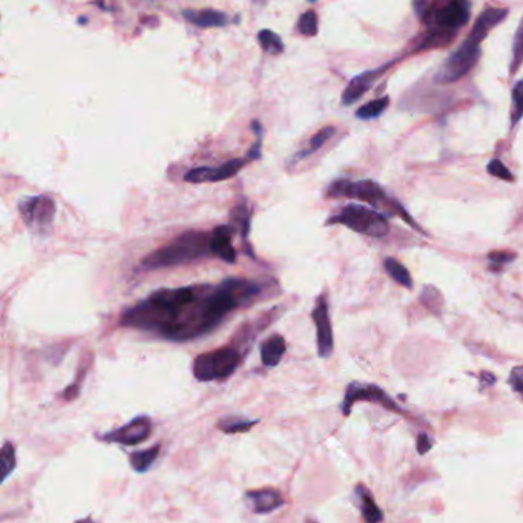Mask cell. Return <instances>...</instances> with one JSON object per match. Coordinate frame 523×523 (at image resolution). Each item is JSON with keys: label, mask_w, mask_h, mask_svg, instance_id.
<instances>
[{"label": "cell", "mask_w": 523, "mask_h": 523, "mask_svg": "<svg viewBox=\"0 0 523 523\" xmlns=\"http://www.w3.org/2000/svg\"><path fill=\"white\" fill-rule=\"evenodd\" d=\"M327 196L329 199H355L376 206V208H385L390 215H401L405 220L407 225L413 226L419 232H422V229L416 225L415 220L408 215L404 208L398 201L389 199L382 187L373 182V179H358V182L338 179V182L330 184L327 189Z\"/></svg>", "instance_id": "cell-5"}, {"label": "cell", "mask_w": 523, "mask_h": 523, "mask_svg": "<svg viewBox=\"0 0 523 523\" xmlns=\"http://www.w3.org/2000/svg\"><path fill=\"white\" fill-rule=\"evenodd\" d=\"M152 428V419L148 415H140L122 427L114 428V430L103 434H97V439L106 443H120L125 445V447H135V445L149 439Z\"/></svg>", "instance_id": "cell-10"}, {"label": "cell", "mask_w": 523, "mask_h": 523, "mask_svg": "<svg viewBox=\"0 0 523 523\" xmlns=\"http://www.w3.org/2000/svg\"><path fill=\"white\" fill-rule=\"evenodd\" d=\"M416 14L427 25L417 51L450 45L458 31L470 20L471 4L465 0L450 2H416Z\"/></svg>", "instance_id": "cell-3"}, {"label": "cell", "mask_w": 523, "mask_h": 523, "mask_svg": "<svg viewBox=\"0 0 523 523\" xmlns=\"http://www.w3.org/2000/svg\"><path fill=\"white\" fill-rule=\"evenodd\" d=\"M248 160L244 158H234L226 163H222L221 166H201V168H194L187 170L184 174V182L200 184V183H218L225 182L235 177L239 170H241Z\"/></svg>", "instance_id": "cell-12"}, {"label": "cell", "mask_w": 523, "mask_h": 523, "mask_svg": "<svg viewBox=\"0 0 523 523\" xmlns=\"http://www.w3.org/2000/svg\"><path fill=\"white\" fill-rule=\"evenodd\" d=\"M19 212L32 232L45 234L56 217V203L48 195L23 196L19 201Z\"/></svg>", "instance_id": "cell-9"}, {"label": "cell", "mask_w": 523, "mask_h": 523, "mask_svg": "<svg viewBox=\"0 0 523 523\" xmlns=\"http://www.w3.org/2000/svg\"><path fill=\"white\" fill-rule=\"evenodd\" d=\"M389 105H390L389 97H381V99H376L373 101H368V103H365L364 106H361L356 111V117L361 118V120L378 118L379 115L384 114V111L389 108Z\"/></svg>", "instance_id": "cell-23"}, {"label": "cell", "mask_w": 523, "mask_h": 523, "mask_svg": "<svg viewBox=\"0 0 523 523\" xmlns=\"http://www.w3.org/2000/svg\"><path fill=\"white\" fill-rule=\"evenodd\" d=\"M511 130L523 118V80H519L511 91Z\"/></svg>", "instance_id": "cell-24"}, {"label": "cell", "mask_w": 523, "mask_h": 523, "mask_svg": "<svg viewBox=\"0 0 523 523\" xmlns=\"http://www.w3.org/2000/svg\"><path fill=\"white\" fill-rule=\"evenodd\" d=\"M286 339L278 333H273L267 339H264L260 346L261 363L264 367H277L286 355Z\"/></svg>", "instance_id": "cell-17"}, {"label": "cell", "mask_w": 523, "mask_h": 523, "mask_svg": "<svg viewBox=\"0 0 523 523\" xmlns=\"http://www.w3.org/2000/svg\"><path fill=\"white\" fill-rule=\"evenodd\" d=\"M210 237V234L200 232V230H189V232L178 235L165 247L157 248L148 256H144L141 267L156 270L203 260L212 255Z\"/></svg>", "instance_id": "cell-4"}, {"label": "cell", "mask_w": 523, "mask_h": 523, "mask_svg": "<svg viewBox=\"0 0 523 523\" xmlns=\"http://www.w3.org/2000/svg\"><path fill=\"white\" fill-rule=\"evenodd\" d=\"M312 320L316 327V348H318V356L324 359L330 358L334 348V339L329 315V303L325 295H321L316 299V304L312 312Z\"/></svg>", "instance_id": "cell-11"}, {"label": "cell", "mask_w": 523, "mask_h": 523, "mask_svg": "<svg viewBox=\"0 0 523 523\" xmlns=\"http://www.w3.org/2000/svg\"><path fill=\"white\" fill-rule=\"evenodd\" d=\"M355 499L365 523H381L384 520V512L374 502L370 490H367L363 484L356 485Z\"/></svg>", "instance_id": "cell-18"}, {"label": "cell", "mask_w": 523, "mask_h": 523, "mask_svg": "<svg viewBox=\"0 0 523 523\" xmlns=\"http://www.w3.org/2000/svg\"><path fill=\"white\" fill-rule=\"evenodd\" d=\"M394 62H396V60H393V62L390 63H384L378 68H374V70L365 71L353 77V79H351L350 83L347 84L344 92H342V99H341L342 105L350 106V105H353V103H356L364 96V94H367L372 89L373 84L381 79V77L385 74V71L390 70V68L394 65Z\"/></svg>", "instance_id": "cell-13"}, {"label": "cell", "mask_w": 523, "mask_h": 523, "mask_svg": "<svg viewBox=\"0 0 523 523\" xmlns=\"http://www.w3.org/2000/svg\"><path fill=\"white\" fill-rule=\"evenodd\" d=\"M359 401L373 402V404H378L384 408H387L389 411H393V413L404 415V408H401L399 404H396L393 398H390V394H387V391H384L379 385L359 381H353L347 385L344 401H342L341 405L342 415L350 416L351 408H353V405Z\"/></svg>", "instance_id": "cell-8"}, {"label": "cell", "mask_w": 523, "mask_h": 523, "mask_svg": "<svg viewBox=\"0 0 523 523\" xmlns=\"http://www.w3.org/2000/svg\"><path fill=\"white\" fill-rule=\"evenodd\" d=\"M74 523H97L96 520H94L92 517H84V519H80V520H77V522H74Z\"/></svg>", "instance_id": "cell-35"}, {"label": "cell", "mask_w": 523, "mask_h": 523, "mask_svg": "<svg viewBox=\"0 0 523 523\" xmlns=\"http://www.w3.org/2000/svg\"><path fill=\"white\" fill-rule=\"evenodd\" d=\"M244 497L247 502H251L255 514H270L286 505L284 497L275 488H260V490L247 491Z\"/></svg>", "instance_id": "cell-14"}, {"label": "cell", "mask_w": 523, "mask_h": 523, "mask_svg": "<svg viewBox=\"0 0 523 523\" xmlns=\"http://www.w3.org/2000/svg\"><path fill=\"white\" fill-rule=\"evenodd\" d=\"M305 523H315V522H313V520H307Z\"/></svg>", "instance_id": "cell-36"}, {"label": "cell", "mask_w": 523, "mask_h": 523, "mask_svg": "<svg viewBox=\"0 0 523 523\" xmlns=\"http://www.w3.org/2000/svg\"><path fill=\"white\" fill-rule=\"evenodd\" d=\"M183 17L199 28H222L229 23V15L218 10H212V8H206V10H191L186 8L182 11Z\"/></svg>", "instance_id": "cell-16"}, {"label": "cell", "mask_w": 523, "mask_h": 523, "mask_svg": "<svg viewBox=\"0 0 523 523\" xmlns=\"http://www.w3.org/2000/svg\"><path fill=\"white\" fill-rule=\"evenodd\" d=\"M230 220H232L237 226H239L243 232V237L247 238L248 235V227H251V212H248L247 206L241 204L237 206V208L230 213Z\"/></svg>", "instance_id": "cell-29"}, {"label": "cell", "mask_w": 523, "mask_h": 523, "mask_svg": "<svg viewBox=\"0 0 523 523\" xmlns=\"http://www.w3.org/2000/svg\"><path fill=\"white\" fill-rule=\"evenodd\" d=\"M260 424V419H246V417H239V416H229L221 419L218 422V428L226 434H238V433H247L251 431L252 428Z\"/></svg>", "instance_id": "cell-20"}, {"label": "cell", "mask_w": 523, "mask_h": 523, "mask_svg": "<svg viewBox=\"0 0 523 523\" xmlns=\"http://www.w3.org/2000/svg\"><path fill=\"white\" fill-rule=\"evenodd\" d=\"M334 131H336V130H334L333 126H325V127H322L321 131L316 132V134L312 137V139L308 140V144L305 146V149H303L301 152H299L298 156L295 157V160H296V161H298V160H303V158H305V157H310L312 153L318 152V151L322 148V146H324L325 143H327V141L332 139V137L334 135Z\"/></svg>", "instance_id": "cell-21"}, {"label": "cell", "mask_w": 523, "mask_h": 523, "mask_svg": "<svg viewBox=\"0 0 523 523\" xmlns=\"http://www.w3.org/2000/svg\"><path fill=\"white\" fill-rule=\"evenodd\" d=\"M488 174L503 179V182H514V175L511 174V170L503 165V163L499 158H493L490 163L486 165Z\"/></svg>", "instance_id": "cell-30"}, {"label": "cell", "mask_w": 523, "mask_h": 523, "mask_svg": "<svg viewBox=\"0 0 523 523\" xmlns=\"http://www.w3.org/2000/svg\"><path fill=\"white\" fill-rule=\"evenodd\" d=\"M384 269L387 272V275L398 282V284L404 286L405 289L413 287V281H411V275L408 273L407 267L404 264H401L394 258H387L384 261Z\"/></svg>", "instance_id": "cell-22"}, {"label": "cell", "mask_w": 523, "mask_h": 523, "mask_svg": "<svg viewBox=\"0 0 523 523\" xmlns=\"http://www.w3.org/2000/svg\"><path fill=\"white\" fill-rule=\"evenodd\" d=\"M256 39H258L260 45L265 53H269L272 56H278L282 53V51H284V44L281 42L279 36L277 32H273L270 30H261L258 32V36H256Z\"/></svg>", "instance_id": "cell-25"}, {"label": "cell", "mask_w": 523, "mask_h": 523, "mask_svg": "<svg viewBox=\"0 0 523 523\" xmlns=\"http://www.w3.org/2000/svg\"><path fill=\"white\" fill-rule=\"evenodd\" d=\"M523 63V17L517 27L516 34H514V40H512V58H511V65H510V75H514L519 68Z\"/></svg>", "instance_id": "cell-26"}, {"label": "cell", "mask_w": 523, "mask_h": 523, "mask_svg": "<svg viewBox=\"0 0 523 523\" xmlns=\"http://www.w3.org/2000/svg\"><path fill=\"white\" fill-rule=\"evenodd\" d=\"M508 384L512 391L523 393V365L512 368L508 378Z\"/></svg>", "instance_id": "cell-32"}, {"label": "cell", "mask_w": 523, "mask_h": 523, "mask_svg": "<svg viewBox=\"0 0 523 523\" xmlns=\"http://www.w3.org/2000/svg\"><path fill=\"white\" fill-rule=\"evenodd\" d=\"M508 10L505 8L488 6L479 14L473 28L468 32L465 40L459 48L445 58V62L439 66L434 74L437 83H456L473 70L480 57V45L486 39L488 34L496 28L497 25L507 19Z\"/></svg>", "instance_id": "cell-2"}, {"label": "cell", "mask_w": 523, "mask_h": 523, "mask_svg": "<svg viewBox=\"0 0 523 523\" xmlns=\"http://www.w3.org/2000/svg\"><path fill=\"white\" fill-rule=\"evenodd\" d=\"M0 460H2V482L10 477L17 467V458H15V447L11 442H5L2 447V453H0Z\"/></svg>", "instance_id": "cell-27"}, {"label": "cell", "mask_w": 523, "mask_h": 523, "mask_svg": "<svg viewBox=\"0 0 523 523\" xmlns=\"http://www.w3.org/2000/svg\"><path fill=\"white\" fill-rule=\"evenodd\" d=\"M488 260H490L494 264V267H499V265H502V264H507V263L512 261L514 255H511L508 252H493V253H490V256H488Z\"/></svg>", "instance_id": "cell-33"}, {"label": "cell", "mask_w": 523, "mask_h": 523, "mask_svg": "<svg viewBox=\"0 0 523 523\" xmlns=\"http://www.w3.org/2000/svg\"><path fill=\"white\" fill-rule=\"evenodd\" d=\"M160 450H161V445L157 443L151 448L140 450V451H132L130 454L131 468L135 471V473H140V474L146 473V471H148L153 464H156V460H157L158 454H160Z\"/></svg>", "instance_id": "cell-19"}, {"label": "cell", "mask_w": 523, "mask_h": 523, "mask_svg": "<svg viewBox=\"0 0 523 523\" xmlns=\"http://www.w3.org/2000/svg\"><path fill=\"white\" fill-rule=\"evenodd\" d=\"M252 130H253V132H255V135H256V141L253 143L252 149L246 153V158H247L248 161H253V160H260V158H261L263 126L260 125V122H256V120H255V122L252 123Z\"/></svg>", "instance_id": "cell-31"}, {"label": "cell", "mask_w": 523, "mask_h": 523, "mask_svg": "<svg viewBox=\"0 0 523 523\" xmlns=\"http://www.w3.org/2000/svg\"><path fill=\"white\" fill-rule=\"evenodd\" d=\"M241 359V353L234 346L206 351L195 358L192 365L194 378L200 382L227 379L238 370Z\"/></svg>", "instance_id": "cell-6"}, {"label": "cell", "mask_w": 523, "mask_h": 523, "mask_svg": "<svg viewBox=\"0 0 523 523\" xmlns=\"http://www.w3.org/2000/svg\"><path fill=\"white\" fill-rule=\"evenodd\" d=\"M298 31L307 37H313L318 34V14L313 10L305 11L298 20Z\"/></svg>", "instance_id": "cell-28"}, {"label": "cell", "mask_w": 523, "mask_h": 523, "mask_svg": "<svg viewBox=\"0 0 523 523\" xmlns=\"http://www.w3.org/2000/svg\"><path fill=\"white\" fill-rule=\"evenodd\" d=\"M260 294L258 282L244 278H227L217 286L158 289L127 308L120 324L168 341H192L215 330L230 313L248 305Z\"/></svg>", "instance_id": "cell-1"}, {"label": "cell", "mask_w": 523, "mask_h": 523, "mask_svg": "<svg viewBox=\"0 0 523 523\" xmlns=\"http://www.w3.org/2000/svg\"><path fill=\"white\" fill-rule=\"evenodd\" d=\"M235 234L234 226H218L210 234L212 255L218 256L221 261L234 264L237 261V252L232 246V237Z\"/></svg>", "instance_id": "cell-15"}, {"label": "cell", "mask_w": 523, "mask_h": 523, "mask_svg": "<svg viewBox=\"0 0 523 523\" xmlns=\"http://www.w3.org/2000/svg\"><path fill=\"white\" fill-rule=\"evenodd\" d=\"M325 225H341L358 234L373 238H384L390 230L389 221L382 212L365 208L363 204L344 206L336 215L330 217Z\"/></svg>", "instance_id": "cell-7"}, {"label": "cell", "mask_w": 523, "mask_h": 523, "mask_svg": "<svg viewBox=\"0 0 523 523\" xmlns=\"http://www.w3.org/2000/svg\"><path fill=\"white\" fill-rule=\"evenodd\" d=\"M433 447V441L430 439V436L425 434V433H421L417 437V451L419 454H425L431 450Z\"/></svg>", "instance_id": "cell-34"}]
</instances>
